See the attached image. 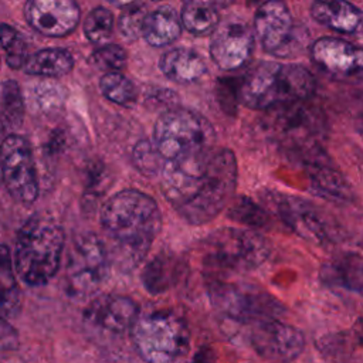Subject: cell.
<instances>
[{
    "label": "cell",
    "mask_w": 363,
    "mask_h": 363,
    "mask_svg": "<svg viewBox=\"0 0 363 363\" xmlns=\"http://www.w3.org/2000/svg\"><path fill=\"white\" fill-rule=\"evenodd\" d=\"M0 173L9 194L30 204L38 197V179L33 150L26 138L11 133L0 147Z\"/></svg>",
    "instance_id": "8fae6325"
},
{
    "label": "cell",
    "mask_w": 363,
    "mask_h": 363,
    "mask_svg": "<svg viewBox=\"0 0 363 363\" xmlns=\"http://www.w3.org/2000/svg\"><path fill=\"white\" fill-rule=\"evenodd\" d=\"M130 332L133 346L146 363H173L189 343L187 325L170 311L138 315Z\"/></svg>",
    "instance_id": "52a82bcc"
},
{
    "label": "cell",
    "mask_w": 363,
    "mask_h": 363,
    "mask_svg": "<svg viewBox=\"0 0 363 363\" xmlns=\"http://www.w3.org/2000/svg\"><path fill=\"white\" fill-rule=\"evenodd\" d=\"M18 346L17 330L7 322V318L0 313V350H14Z\"/></svg>",
    "instance_id": "d590c367"
},
{
    "label": "cell",
    "mask_w": 363,
    "mask_h": 363,
    "mask_svg": "<svg viewBox=\"0 0 363 363\" xmlns=\"http://www.w3.org/2000/svg\"><path fill=\"white\" fill-rule=\"evenodd\" d=\"M311 13L318 23L340 33H353L362 23L360 9L347 0H316Z\"/></svg>",
    "instance_id": "ac0fdd59"
},
{
    "label": "cell",
    "mask_w": 363,
    "mask_h": 363,
    "mask_svg": "<svg viewBox=\"0 0 363 363\" xmlns=\"http://www.w3.org/2000/svg\"><path fill=\"white\" fill-rule=\"evenodd\" d=\"M182 33L180 16L170 6H162L146 14L142 35L153 47H163L179 38Z\"/></svg>",
    "instance_id": "44dd1931"
},
{
    "label": "cell",
    "mask_w": 363,
    "mask_h": 363,
    "mask_svg": "<svg viewBox=\"0 0 363 363\" xmlns=\"http://www.w3.org/2000/svg\"><path fill=\"white\" fill-rule=\"evenodd\" d=\"M177 267L170 257L153 258L142 272V282L146 291L152 294H160L172 285V279L176 277Z\"/></svg>",
    "instance_id": "484cf974"
},
{
    "label": "cell",
    "mask_w": 363,
    "mask_h": 363,
    "mask_svg": "<svg viewBox=\"0 0 363 363\" xmlns=\"http://www.w3.org/2000/svg\"><path fill=\"white\" fill-rule=\"evenodd\" d=\"M89 61L98 69L119 71L126 65V51L116 44H104L92 52Z\"/></svg>",
    "instance_id": "1f68e13d"
},
{
    "label": "cell",
    "mask_w": 363,
    "mask_h": 363,
    "mask_svg": "<svg viewBox=\"0 0 363 363\" xmlns=\"http://www.w3.org/2000/svg\"><path fill=\"white\" fill-rule=\"evenodd\" d=\"M129 7L126 11L121 14L119 18V30L123 38L133 41L139 35H142V27L146 17V11L142 6H135L133 3L126 6Z\"/></svg>",
    "instance_id": "836d02e7"
},
{
    "label": "cell",
    "mask_w": 363,
    "mask_h": 363,
    "mask_svg": "<svg viewBox=\"0 0 363 363\" xmlns=\"http://www.w3.org/2000/svg\"><path fill=\"white\" fill-rule=\"evenodd\" d=\"M223 332L238 353L252 363H291L305 346L302 332L279 318L245 322L223 319Z\"/></svg>",
    "instance_id": "3957f363"
},
{
    "label": "cell",
    "mask_w": 363,
    "mask_h": 363,
    "mask_svg": "<svg viewBox=\"0 0 363 363\" xmlns=\"http://www.w3.org/2000/svg\"><path fill=\"white\" fill-rule=\"evenodd\" d=\"M228 0H183L180 21L196 35L211 33L218 24V10Z\"/></svg>",
    "instance_id": "7402d4cb"
},
{
    "label": "cell",
    "mask_w": 363,
    "mask_h": 363,
    "mask_svg": "<svg viewBox=\"0 0 363 363\" xmlns=\"http://www.w3.org/2000/svg\"><path fill=\"white\" fill-rule=\"evenodd\" d=\"M74 67V58L67 50L45 48L27 57L24 69L27 74L40 77H62Z\"/></svg>",
    "instance_id": "cb8c5ba5"
},
{
    "label": "cell",
    "mask_w": 363,
    "mask_h": 363,
    "mask_svg": "<svg viewBox=\"0 0 363 363\" xmlns=\"http://www.w3.org/2000/svg\"><path fill=\"white\" fill-rule=\"evenodd\" d=\"M21 302L11 251L6 244H0V313L6 318H16L21 309Z\"/></svg>",
    "instance_id": "603a6c76"
},
{
    "label": "cell",
    "mask_w": 363,
    "mask_h": 363,
    "mask_svg": "<svg viewBox=\"0 0 363 363\" xmlns=\"http://www.w3.org/2000/svg\"><path fill=\"white\" fill-rule=\"evenodd\" d=\"M203 262L211 274H241L261 267L271 252L269 241L250 228L223 227L204 240Z\"/></svg>",
    "instance_id": "5b68a950"
},
{
    "label": "cell",
    "mask_w": 363,
    "mask_h": 363,
    "mask_svg": "<svg viewBox=\"0 0 363 363\" xmlns=\"http://www.w3.org/2000/svg\"><path fill=\"white\" fill-rule=\"evenodd\" d=\"M216 357L210 347H201L193 357L191 363H214Z\"/></svg>",
    "instance_id": "8d00e7d4"
},
{
    "label": "cell",
    "mask_w": 363,
    "mask_h": 363,
    "mask_svg": "<svg viewBox=\"0 0 363 363\" xmlns=\"http://www.w3.org/2000/svg\"><path fill=\"white\" fill-rule=\"evenodd\" d=\"M325 279L335 282L352 291H360L362 288V268L360 258L357 255H349L337 258L325 267Z\"/></svg>",
    "instance_id": "d4e9b609"
},
{
    "label": "cell",
    "mask_w": 363,
    "mask_h": 363,
    "mask_svg": "<svg viewBox=\"0 0 363 363\" xmlns=\"http://www.w3.org/2000/svg\"><path fill=\"white\" fill-rule=\"evenodd\" d=\"M162 72L172 81L189 84L200 79L207 68L204 60L196 51L174 48L167 51L159 62Z\"/></svg>",
    "instance_id": "ffe728a7"
},
{
    "label": "cell",
    "mask_w": 363,
    "mask_h": 363,
    "mask_svg": "<svg viewBox=\"0 0 363 363\" xmlns=\"http://www.w3.org/2000/svg\"><path fill=\"white\" fill-rule=\"evenodd\" d=\"M208 296L223 319L245 322L252 319L281 318L284 306L264 288L247 282H225L213 279Z\"/></svg>",
    "instance_id": "30bf717a"
},
{
    "label": "cell",
    "mask_w": 363,
    "mask_h": 363,
    "mask_svg": "<svg viewBox=\"0 0 363 363\" xmlns=\"http://www.w3.org/2000/svg\"><path fill=\"white\" fill-rule=\"evenodd\" d=\"M315 91L312 74L301 65L265 61L251 68L238 86L240 101L252 109L309 98Z\"/></svg>",
    "instance_id": "277c9868"
},
{
    "label": "cell",
    "mask_w": 363,
    "mask_h": 363,
    "mask_svg": "<svg viewBox=\"0 0 363 363\" xmlns=\"http://www.w3.org/2000/svg\"><path fill=\"white\" fill-rule=\"evenodd\" d=\"M138 315V303L132 298L118 294L99 295L85 309V319L92 326L112 333H122L130 329Z\"/></svg>",
    "instance_id": "2e32d148"
},
{
    "label": "cell",
    "mask_w": 363,
    "mask_h": 363,
    "mask_svg": "<svg viewBox=\"0 0 363 363\" xmlns=\"http://www.w3.org/2000/svg\"><path fill=\"white\" fill-rule=\"evenodd\" d=\"M313 62L326 74L349 78L362 69V51L353 44L333 37H322L312 45Z\"/></svg>",
    "instance_id": "e0dca14e"
},
{
    "label": "cell",
    "mask_w": 363,
    "mask_h": 363,
    "mask_svg": "<svg viewBox=\"0 0 363 363\" xmlns=\"http://www.w3.org/2000/svg\"><path fill=\"white\" fill-rule=\"evenodd\" d=\"M237 180L238 166L234 153L227 147H213L203 183L177 214L191 225L210 223L233 199Z\"/></svg>",
    "instance_id": "8992f818"
},
{
    "label": "cell",
    "mask_w": 363,
    "mask_h": 363,
    "mask_svg": "<svg viewBox=\"0 0 363 363\" xmlns=\"http://www.w3.org/2000/svg\"><path fill=\"white\" fill-rule=\"evenodd\" d=\"M319 349L330 359H340L353 356V335H329L319 342Z\"/></svg>",
    "instance_id": "e575fe53"
},
{
    "label": "cell",
    "mask_w": 363,
    "mask_h": 363,
    "mask_svg": "<svg viewBox=\"0 0 363 363\" xmlns=\"http://www.w3.org/2000/svg\"><path fill=\"white\" fill-rule=\"evenodd\" d=\"M24 16L40 34L64 37L75 30L81 13L75 0H27Z\"/></svg>",
    "instance_id": "9a60e30c"
},
{
    "label": "cell",
    "mask_w": 363,
    "mask_h": 363,
    "mask_svg": "<svg viewBox=\"0 0 363 363\" xmlns=\"http://www.w3.org/2000/svg\"><path fill=\"white\" fill-rule=\"evenodd\" d=\"M64 244L65 234L57 220L44 214L30 217L16 238V274L27 285H45L60 268Z\"/></svg>",
    "instance_id": "7a4b0ae2"
},
{
    "label": "cell",
    "mask_w": 363,
    "mask_h": 363,
    "mask_svg": "<svg viewBox=\"0 0 363 363\" xmlns=\"http://www.w3.org/2000/svg\"><path fill=\"white\" fill-rule=\"evenodd\" d=\"M108 1L113 6H118V7H126L132 3H135V0H108Z\"/></svg>",
    "instance_id": "74e56055"
},
{
    "label": "cell",
    "mask_w": 363,
    "mask_h": 363,
    "mask_svg": "<svg viewBox=\"0 0 363 363\" xmlns=\"http://www.w3.org/2000/svg\"><path fill=\"white\" fill-rule=\"evenodd\" d=\"M309 167V186L313 194L335 203H350L353 200L352 186L329 164L312 160Z\"/></svg>",
    "instance_id": "d6986e66"
},
{
    "label": "cell",
    "mask_w": 363,
    "mask_h": 363,
    "mask_svg": "<svg viewBox=\"0 0 363 363\" xmlns=\"http://www.w3.org/2000/svg\"><path fill=\"white\" fill-rule=\"evenodd\" d=\"M24 106L23 96L18 85L14 81H9L3 85V102L1 118L7 126H18L23 121Z\"/></svg>",
    "instance_id": "4dcf8cb0"
},
{
    "label": "cell",
    "mask_w": 363,
    "mask_h": 363,
    "mask_svg": "<svg viewBox=\"0 0 363 363\" xmlns=\"http://www.w3.org/2000/svg\"><path fill=\"white\" fill-rule=\"evenodd\" d=\"M111 271V254L95 233L74 238L65 265V284L75 298L94 296L106 282Z\"/></svg>",
    "instance_id": "9c48e42d"
},
{
    "label": "cell",
    "mask_w": 363,
    "mask_h": 363,
    "mask_svg": "<svg viewBox=\"0 0 363 363\" xmlns=\"http://www.w3.org/2000/svg\"><path fill=\"white\" fill-rule=\"evenodd\" d=\"M228 217L241 224L258 228L265 227L269 220L267 211L247 197H241L233 203L228 210Z\"/></svg>",
    "instance_id": "f546056e"
},
{
    "label": "cell",
    "mask_w": 363,
    "mask_h": 363,
    "mask_svg": "<svg viewBox=\"0 0 363 363\" xmlns=\"http://www.w3.org/2000/svg\"><path fill=\"white\" fill-rule=\"evenodd\" d=\"M0 44L6 52L7 64L11 68H20L24 65L28 54L27 44L23 35L9 24H0Z\"/></svg>",
    "instance_id": "f1b7e54d"
},
{
    "label": "cell",
    "mask_w": 363,
    "mask_h": 363,
    "mask_svg": "<svg viewBox=\"0 0 363 363\" xmlns=\"http://www.w3.org/2000/svg\"><path fill=\"white\" fill-rule=\"evenodd\" d=\"M99 88L106 99L118 105L129 106L136 101V89L133 84L118 71L106 72L99 81Z\"/></svg>",
    "instance_id": "4316f807"
},
{
    "label": "cell",
    "mask_w": 363,
    "mask_h": 363,
    "mask_svg": "<svg viewBox=\"0 0 363 363\" xmlns=\"http://www.w3.org/2000/svg\"><path fill=\"white\" fill-rule=\"evenodd\" d=\"M211 33L210 55L218 68L233 71L248 62L254 37L250 27L242 20H224L218 23Z\"/></svg>",
    "instance_id": "4fadbf2b"
},
{
    "label": "cell",
    "mask_w": 363,
    "mask_h": 363,
    "mask_svg": "<svg viewBox=\"0 0 363 363\" xmlns=\"http://www.w3.org/2000/svg\"><path fill=\"white\" fill-rule=\"evenodd\" d=\"M214 132L200 115L173 108L163 112L155 125V147L163 162L177 160L213 147Z\"/></svg>",
    "instance_id": "ba28073f"
},
{
    "label": "cell",
    "mask_w": 363,
    "mask_h": 363,
    "mask_svg": "<svg viewBox=\"0 0 363 363\" xmlns=\"http://www.w3.org/2000/svg\"><path fill=\"white\" fill-rule=\"evenodd\" d=\"M255 33L264 50L274 55H285L295 40L292 16L281 0L264 1L254 18Z\"/></svg>",
    "instance_id": "5bb4252c"
},
{
    "label": "cell",
    "mask_w": 363,
    "mask_h": 363,
    "mask_svg": "<svg viewBox=\"0 0 363 363\" xmlns=\"http://www.w3.org/2000/svg\"><path fill=\"white\" fill-rule=\"evenodd\" d=\"M135 163L138 169L149 176H155L159 173L162 167V157L159 156L156 147L149 140H142L135 146Z\"/></svg>",
    "instance_id": "d6a6232c"
},
{
    "label": "cell",
    "mask_w": 363,
    "mask_h": 363,
    "mask_svg": "<svg viewBox=\"0 0 363 363\" xmlns=\"http://www.w3.org/2000/svg\"><path fill=\"white\" fill-rule=\"evenodd\" d=\"M99 221L108 237L118 244L122 257L138 264L160 231L162 213L146 193L125 189L102 204Z\"/></svg>",
    "instance_id": "6da1fadb"
},
{
    "label": "cell",
    "mask_w": 363,
    "mask_h": 363,
    "mask_svg": "<svg viewBox=\"0 0 363 363\" xmlns=\"http://www.w3.org/2000/svg\"><path fill=\"white\" fill-rule=\"evenodd\" d=\"M265 201L281 221L302 238L315 242L329 238V225L319 208L312 203L277 191H271L265 197Z\"/></svg>",
    "instance_id": "7c38bea8"
},
{
    "label": "cell",
    "mask_w": 363,
    "mask_h": 363,
    "mask_svg": "<svg viewBox=\"0 0 363 363\" xmlns=\"http://www.w3.org/2000/svg\"><path fill=\"white\" fill-rule=\"evenodd\" d=\"M113 16L105 7H96L86 16L84 21V33L94 44L104 45L112 35Z\"/></svg>",
    "instance_id": "83f0119b"
}]
</instances>
